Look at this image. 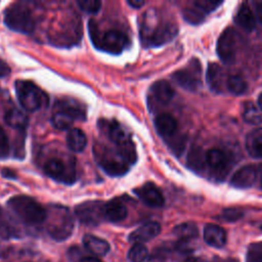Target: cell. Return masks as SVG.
Masks as SVG:
<instances>
[{
    "label": "cell",
    "instance_id": "cell-10",
    "mask_svg": "<svg viewBox=\"0 0 262 262\" xmlns=\"http://www.w3.org/2000/svg\"><path fill=\"white\" fill-rule=\"evenodd\" d=\"M45 173L52 179L71 184L76 179L74 165L67 167L64 162L58 158H51L44 165Z\"/></svg>",
    "mask_w": 262,
    "mask_h": 262
},
{
    "label": "cell",
    "instance_id": "cell-41",
    "mask_svg": "<svg viewBox=\"0 0 262 262\" xmlns=\"http://www.w3.org/2000/svg\"><path fill=\"white\" fill-rule=\"evenodd\" d=\"M9 74H10V68L5 61L0 59V78L7 77Z\"/></svg>",
    "mask_w": 262,
    "mask_h": 262
},
{
    "label": "cell",
    "instance_id": "cell-28",
    "mask_svg": "<svg viewBox=\"0 0 262 262\" xmlns=\"http://www.w3.org/2000/svg\"><path fill=\"white\" fill-rule=\"evenodd\" d=\"M242 117L246 123L251 125H259L262 123V114L260 108L251 101L244 103Z\"/></svg>",
    "mask_w": 262,
    "mask_h": 262
},
{
    "label": "cell",
    "instance_id": "cell-22",
    "mask_svg": "<svg viewBox=\"0 0 262 262\" xmlns=\"http://www.w3.org/2000/svg\"><path fill=\"white\" fill-rule=\"evenodd\" d=\"M83 245L88 252L96 256H104L110 251L108 243L93 234H86L83 237Z\"/></svg>",
    "mask_w": 262,
    "mask_h": 262
},
{
    "label": "cell",
    "instance_id": "cell-2",
    "mask_svg": "<svg viewBox=\"0 0 262 262\" xmlns=\"http://www.w3.org/2000/svg\"><path fill=\"white\" fill-rule=\"evenodd\" d=\"M45 222L48 234L55 241H64L73 232L74 220L66 207L50 206Z\"/></svg>",
    "mask_w": 262,
    "mask_h": 262
},
{
    "label": "cell",
    "instance_id": "cell-50",
    "mask_svg": "<svg viewBox=\"0 0 262 262\" xmlns=\"http://www.w3.org/2000/svg\"><path fill=\"white\" fill-rule=\"evenodd\" d=\"M261 228H262V226H261Z\"/></svg>",
    "mask_w": 262,
    "mask_h": 262
},
{
    "label": "cell",
    "instance_id": "cell-26",
    "mask_svg": "<svg viewBox=\"0 0 262 262\" xmlns=\"http://www.w3.org/2000/svg\"><path fill=\"white\" fill-rule=\"evenodd\" d=\"M67 144L70 149H72L75 152L82 151L86 144H87V138L84 132L81 129L73 128L69 130L67 134Z\"/></svg>",
    "mask_w": 262,
    "mask_h": 262
},
{
    "label": "cell",
    "instance_id": "cell-37",
    "mask_svg": "<svg viewBox=\"0 0 262 262\" xmlns=\"http://www.w3.org/2000/svg\"><path fill=\"white\" fill-rule=\"evenodd\" d=\"M244 215V212L241 211L239 209H236V208H228V209H225L222 214H221V218L224 219L225 221H228V222H233V221H236L238 219H241Z\"/></svg>",
    "mask_w": 262,
    "mask_h": 262
},
{
    "label": "cell",
    "instance_id": "cell-25",
    "mask_svg": "<svg viewBox=\"0 0 262 262\" xmlns=\"http://www.w3.org/2000/svg\"><path fill=\"white\" fill-rule=\"evenodd\" d=\"M235 21L245 31L251 32L256 27V19L251 8L247 4H243L235 15Z\"/></svg>",
    "mask_w": 262,
    "mask_h": 262
},
{
    "label": "cell",
    "instance_id": "cell-23",
    "mask_svg": "<svg viewBox=\"0 0 262 262\" xmlns=\"http://www.w3.org/2000/svg\"><path fill=\"white\" fill-rule=\"evenodd\" d=\"M246 148L251 157L262 159V128L252 130L247 135Z\"/></svg>",
    "mask_w": 262,
    "mask_h": 262
},
{
    "label": "cell",
    "instance_id": "cell-20",
    "mask_svg": "<svg viewBox=\"0 0 262 262\" xmlns=\"http://www.w3.org/2000/svg\"><path fill=\"white\" fill-rule=\"evenodd\" d=\"M155 127L162 137L169 138L173 136L177 130V121L169 114H162L156 118Z\"/></svg>",
    "mask_w": 262,
    "mask_h": 262
},
{
    "label": "cell",
    "instance_id": "cell-7",
    "mask_svg": "<svg viewBox=\"0 0 262 262\" xmlns=\"http://www.w3.org/2000/svg\"><path fill=\"white\" fill-rule=\"evenodd\" d=\"M75 214L85 225L95 226L104 219V204L100 201H87L75 207Z\"/></svg>",
    "mask_w": 262,
    "mask_h": 262
},
{
    "label": "cell",
    "instance_id": "cell-24",
    "mask_svg": "<svg viewBox=\"0 0 262 262\" xmlns=\"http://www.w3.org/2000/svg\"><path fill=\"white\" fill-rule=\"evenodd\" d=\"M56 110L68 114L74 120L84 121L86 119L85 110L74 100H60L56 103Z\"/></svg>",
    "mask_w": 262,
    "mask_h": 262
},
{
    "label": "cell",
    "instance_id": "cell-46",
    "mask_svg": "<svg viewBox=\"0 0 262 262\" xmlns=\"http://www.w3.org/2000/svg\"><path fill=\"white\" fill-rule=\"evenodd\" d=\"M184 262H203L200 258H196V257H191V258H188L186 259Z\"/></svg>",
    "mask_w": 262,
    "mask_h": 262
},
{
    "label": "cell",
    "instance_id": "cell-31",
    "mask_svg": "<svg viewBox=\"0 0 262 262\" xmlns=\"http://www.w3.org/2000/svg\"><path fill=\"white\" fill-rule=\"evenodd\" d=\"M227 90L234 95H242L248 89V84L246 80L239 75H231L227 77L226 80Z\"/></svg>",
    "mask_w": 262,
    "mask_h": 262
},
{
    "label": "cell",
    "instance_id": "cell-34",
    "mask_svg": "<svg viewBox=\"0 0 262 262\" xmlns=\"http://www.w3.org/2000/svg\"><path fill=\"white\" fill-rule=\"evenodd\" d=\"M182 15H183V18L191 25H199L205 19V13L202 12L200 9H198L195 6L187 7L183 9Z\"/></svg>",
    "mask_w": 262,
    "mask_h": 262
},
{
    "label": "cell",
    "instance_id": "cell-45",
    "mask_svg": "<svg viewBox=\"0 0 262 262\" xmlns=\"http://www.w3.org/2000/svg\"><path fill=\"white\" fill-rule=\"evenodd\" d=\"M80 262H101V261L95 257H84L81 259Z\"/></svg>",
    "mask_w": 262,
    "mask_h": 262
},
{
    "label": "cell",
    "instance_id": "cell-40",
    "mask_svg": "<svg viewBox=\"0 0 262 262\" xmlns=\"http://www.w3.org/2000/svg\"><path fill=\"white\" fill-rule=\"evenodd\" d=\"M9 150V142L6 133L0 128V154H7Z\"/></svg>",
    "mask_w": 262,
    "mask_h": 262
},
{
    "label": "cell",
    "instance_id": "cell-13",
    "mask_svg": "<svg viewBox=\"0 0 262 262\" xmlns=\"http://www.w3.org/2000/svg\"><path fill=\"white\" fill-rule=\"evenodd\" d=\"M259 178L258 167L254 165L244 166L238 169L231 177L230 184L236 188H250Z\"/></svg>",
    "mask_w": 262,
    "mask_h": 262
},
{
    "label": "cell",
    "instance_id": "cell-35",
    "mask_svg": "<svg viewBox=\"0 0 262 262\" xmlns=\"http://www.w3.org/2000/svg\"><path fill=\"white\" fill-rule=\"evenodd\" d=\"M221 1H214V0H196L193 2V6L200 9L204 13H210L214 11L219 5H221Z\"/></svg>",
    "mask_w": 262,
    "mask_h": 262
},
{
    "label": "cell",
    "instance_id": "cell-32",
    "mask_svg": "<svg viewBox=\"0 0 262 262\" xmlns=\"http://www.w3.org/2000/svg\"><path fill=\"white\" fill-rule=\"evenodd\" d=\"M130 262H145L148 258V250L143 244H134L128 252Z\"/></svg>",
    "mask_w": 262,
    "mask_h": 262
},
{
    "label": "cell",
    "instance_id": "cell-5",
    "mask_svg": "<svg viewBox=\"0 0 262 262\" xmlns=\"http://www.w3.org/2000/svg\"><path fill=\"white\" fill-rule=\"evenodd\" d=\"M177 34L175 24L164 23L158 24L156 28H150L142 25L140 30L141 40L146 46H161L172 40Z\"/></svg>",
    "mask_w": 262,
    "mask_h": 262
},
{
    "label": "cell",
    "instance_id": "cell-48",
    "mask_svg": "<svg viewBox=\"0 0 262 262\" xmlns=\"http://www.w3.org/2000/svg\"><path fill=\"white\" fill-rule=\"evenodd\" d=\"M258 172H259V176L261 177V181H262V164L258 166Z\"/></svg>",
    "mask_w": 262,
    "mask_h": 262
},
{
    "label": "cell",
    "instance_id": "cell-17",
    "mask_svg": "<svg viewBox=\"0 0 262 262\" xmlns=\"http://www.w3.org/2000/svg\"><path fill=\"white\" fill-rule=\"evenodd\" d=\"M206 80L210 89L216 93H222L226 87V80L222 68L218 63H209L206 74Z\"/></svg>",
    "mask_w": 262,
    "mask_h": 262
},
{
    "label": "cell",
    "instance_id": "cell-16",
    "mask_svg": "<svg viewBox=\"0 0 262 262\" xmlns=\"http://www.w3.org/2000/svg\"><path fill=\"white\" fill-rule=\"evenodd\" d=\"M161 231V225L156 221H149L132 231L128 239L134 244H142L154 237H156Z\"/></svg>",
    "mask_w": 262,
    "mask_h": 262
},
{
    "label": "cell",
    "instance_id": "cell-49",
    "mask_svg": "<svg viewBox=\"0 0 262 262\" xmlns=\"http://www.w3.org/2000/svg\"><path fill=\"white\" fill-rule=\"evenodd\" d=\"M0 214H1V208H0Z\"/></svg>",
    "mask_w": 262,
    "mask_h": 262
},
{
    "label": "cell",
    "instance_id": "cell-33",
    "mask_svg": "<svg viewBox=\"0 0 262 262\" xmlns=\"http://www.w3.org/2000/svg\"><path fill=\"white\" fill-rule=\"evenodd\" d=\"M74 121L75 120L72 117H70L68 114L60 112V111L55 112L51 118L52 125L54 126V128H56L58 130L69 129L72 126Z\"/></svg>",
    "mask_w": 262,
    "mask_h": 262
},
{
    "label": "cell",
    "instance_id": "cell-3",
    "mask_svg": "<svg viewBox=\"0 0 262 262\" xmlns=\"http://www.w3.org/2000/svg\"><path fill=\"white\" fill-rule=\"evenodd\" d=\"M15 93L20 105L28 112H36L48 104V97L37 85L31 81L17 80Z\"/></svg>",
    "mask_w": 262,
    "mask_h": 262
},
{
    "label": "cell",
    "instance_id": "cell-21",
    "mask_svg": "<svg viewBox=\"0 0 262 262\" xmlns=\"http://www.w3.org/2000/svg\"><path fill=\"white\" fill-rule=\"evenodd\" d=\"M150 92L155 99L162 104L169 103L174 96V89L171 84L165 80L155 82L150 87Z\"/></svg>",
    "mask_w": 262,
    "mask_h": 262
},
{
    "label": "cell",
    "instance_id": "cell-27",
    "mask_svg": "<svg viewBox=\"0 0 262 262\" xmlns=\"http://www.w3.org/2000/svg\"><path fill=\"white\" fill-rule=\"evenodd\" d=\"M5 123L15 129H25L29 124V119L18 108H11L6 112L4 116Z\"/></svg>",
    "mask_w": 262,
    "mask_h": 262
},
{
    "label": "cell",
    "instance_id": "cell-43",
    "mask_svg": "<svg viewBox=\"0 0 262 262\" xmlns=\"http://www.w3.org/2000/svg\"><path fill=\"white\" fill-rule=\"evenodd\" d=\"M256 13L259 21L262 24V1L256 4Z\"/></svg>",
    "mask_w": 262,
    "mask_h": 262
},
{
    "label": "cell",
    "instance_id": "cell-11",
    "mask_svg": "<svg viewBox=\"0 0 262 262\" xmlns=\"http://www.w3.org/2000/svg\"><path fill=\"white\" fill-rule=\"evenodd\" d=\"M96 160L103 171L111 176H122L128 171V163H126L117 152L101 151L96 152Z\"/></svg>",
    "mask_w": 262,
    "mask_h": 262
},
{
    "label": "cell",
    "instance_id": "cell-6",
    "mask_svg": "<svg viewBox=\"0 0 262 262\" xmlns=\"http://www.w3.org/2000/svg\"><path fill=\"white\" fill-rule=\"evenodd\" d=\"M173 80L187 91H198L202 85V69L196 58H192L186 68L176 71Z\"/></svg>",
    "mask_w": 262,
    "mask_h": 262
},
{
    "label": "cell",
    "instance_id": "cell-8",
    "mask_svg": "<svg viewBox=\"0 0 262 262\" xmlns=\"http://www.w3.org/2000/svg\"><path fill=\"white\" fill-rule=\"evenodd\" d=\"M129 39L125 33L117 29H111L102 35L100 34L96 48L112 54H119L127 47Z\"/></svg>",
    "mask_w": 262,
    "mask_h": 262
},
{
    "label": "cell",
    "instance_id": "cell-29",
    "mask_svg": "<svg viewBox=\"0 0 262 262\" xmlns=\"http://www.w3.org/2000/svg\"><path fill=\"white\" fill-rule=\"evenodd\" d=\"M173 233L182 241H190L198 236L199 230L193 222H184L174 227Z\"/></svg>",
    "mask_w": 262,
    "mask_h": 262
},
{
    "label": "cell",
    "instance_id": "cell-14",
    "mask_svg": "<svg viewBox=\"0 0 262 262\" xmlns=\"http://www.w3.org/2000/svg\"><path fill=\"white\" fill-rule=\"evenodd\" d=\"M228 163L229 160L227 155L221 149L211 148L206 152V164L211 170L218 173L221 178L226 174L225 171L228 168Z\"/></svg>",
    "mask_w": 262,
    "mask_h": 262
},
{
    "label": "cell",
    "instance_id": "cell-39",
    "mask_svg": "<svg viewBox=\"0 0 262 262\" xmlns=\"http://www.w3.org/2000/svg\"><path fill=\"white\" fill-rule=\"evenodd\" d=\"M246 262H262V246L248 252Z\"/></svg>",
    "mask_w": 262,
    "mask_h": 262
},
{
    "label": "cell",
    "instance_id": "cell-36",
    "mask_svg": "<svg viewBox=\"0 0 262 262\" xmlns=\"http://www.w3.org/2000/svg\"><path fill=\"white\" fill-rule=\"evenodd\" d=\"M77 4L80 9L88 13H96L101 7V2L98 0H79Z\"/></svg>",
    "mask_w": 262,
    "mask_h": 262
},
{
    "label": "cell",
    "instance_id": "cell-1",
    "mask_svg": "<svg viewBox=\"0 0 262 262\" xmlns=\"http://www.w3.org/2000/svg\"><path fill=\"white\" fill-rule=\"evenodd\" d=\"M7 204L12 212L27 224L37 225L46 220L47 210L31 196L15 195Z\"/></svg>",
    "mask_w": 262,
    "mask_h": 262
},
{
    "label": "cell",
    "instance_id": "cell-12",
    "mask_svg": "<svg viewBox=\"0 0 262 262\" xmlns=\"http://www.w3.org/2000/svg\"><path fill=\"white\" fill-rule=\"evenodd\" d=\"M134 192L148 207L160 208L165 203L162 191L151 182L144 183L140 187L134 189Z\"/></svg>",
    "mask_w": 262,
    "mask_h": 262
},
{
    "label": "cell",
    "instance_id": "cell-9",
    "mask_svg": "<svg viewBox=\"0 0 262 262\" xmlns=\"http://www.w3.org/2000/svg\"><path fill=\"white\" fill-rule=\"evenodd\" d=\"M237 37L233 28L225 29L217 42V54L224 63H231L235 59Z\"/></svg>",
    "mask_w": 262,
    "mask_h": 262
},
{
    "label": "cell",
    "instance_id": "cell-4",
    "mask_svg": "<svg viewBox=\"0 0 262 262\" xmlns=\"http://www.w3.org/2000/svg\"><path fill=\"white\" fill-rule=\"evenodd\" d=\"M4 23L10 30L23 34H31L36 25L29 8L20 4H13L5 10Z\"/></svg>",
    "mask_w": 262,
    "mask_h": 262
},
{
    "label": "cell",
    "instance_id": "cell-30",
    "mask_svg": "<svg viewBox=\"0 0 262 262\" xmlns=\"http://www.w3.org/2000/svg\"><path fill=\"white\" fill-rule=\"evenodd\" d=\"M187 164L193 171H203L206 164V152H204L200 147H192L187 157Z\"/></svg>",
    "mask_w": 262,
    "mask_h": 262
},
{
    "label": "cell",
    "instance_id": "cell-15",
    "mask_svg": "<svg viewBox=\"0 0 262 262\" xmlns=\"http://www.w3.org/2000/svg\"><path fill=\"white\" fill-rule=\"evenodd\" d=\"M98 126L103 131V133L113 141L116 145L122 144L129 140V136L124 130V128L116 121L113 120H100Z\"/></svg>",
    "mask_w": 262,
    "mask_h": 262
},
{
    "label": "cell",
    "instance_id": "cell-18",
    "mask_svg": "<svg viewBox=\"0 0 262 262\" xmlns=\"http://www.w3.org/2000/svg\"><path fill=\"white\" fill-rule=\"evenodd\" d=\"M204 239L211 247L222 248L226 243V232L221 226L209 223L204 228Z\"/></svg>",
    "mask_w": 262,
    "mask_h": 262
},
{
    "label": "cell",
    "instance_id": "cell-42",
    "mask_svg": "<svg viewBox=\"0 0 262 262\" xmlns=\"http://www.w3.org/2000/svg\"><path fill=\"white\" fill-rule=\"evenodd\" d=\"M128 4L134 8H140L142 5H144V1L142 0H128Z\"/></svg>",
    "mask_w": 262,
    "mask_h": 262
},
{
    "label": "cell",
    "instance_id": "cell-47",
    "mask_svg": "<svg viewBox=\"0 0 262 262\" xmlns=\"http://www.w3.org/2000/svg\"><path fill=\"white\" fill-rule=\"evenodd\" d=\"M258 107L260 108V111H262V93L258 97Z\"/></svg>",
    "mask_w": 262,
    "mask_h": 262
},
{
    "label": "cell",
    "instance_id": "cell-19",
    "mask_svg": "<svg viewBox=\"0 0 262 262\" xmlns=\"http://www.w3.org/2000/svg\"><path fill=\"white\" fill-rule=\"evenodd\" d=\"M127 208L118 199L104 204V219L110 222H120L127 217Z\"/></svg>",
    "mask_w": 262,
    "mask_h": 262
},
{
    "label": "cell",
    "instance_id": "cell-44",
    "mask_svg": "<svg viewBox=\"0 0 262 262\" xmlns=\"http://www.w3.org/2000/svg\"><path fill=\"white\" fill-rule=\"evenodd\" d=\"M2 175L4 176V177H6V178H10V179H14V178H16V175H15V173L13 172V171H11V170H9V169H4L3 171H2Z\"/></svg>",
    "mask_w": 262,
    "mask_h": 262
},
{
    "label": "cell",
    "instance_id": "cell-38",
    "mask_svg": "<svg viewBox=\"0 0 262 262\" xmlns=\"http://www.w3.org/2000/svg\"><path fill=\"white\" fill-rule=\"evenodd\" d=\"M185 142H186L185 137H178L176 139H173L169 143V145L171 146V148L175 155H181L185 147Z\"/></svg>",
    "mask_w": 262,
    "mask_h": 262
}]
</instances>
